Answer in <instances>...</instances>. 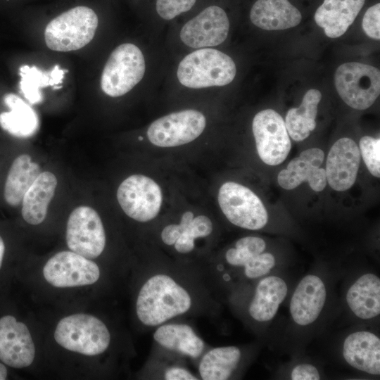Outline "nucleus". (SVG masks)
<instances>
[{
	"label": "nucleus",
	"mask_w": 380,
	"mask_h": 380,
	"mask_svg": "<svg viewBox=\"0 0 380 380\" xmlns=\"http://www.w3.org/2000/svg\"><path fill=\"white\" fill-rule=\"evenodd\" d=\"M345 272L320 265L294 284L287 299L288 317L284 331L285 344L293 355L303 353L338 308L335 289Z\"/></svg>",
	"instance_id": "obj_1"
},
{
	"label": "nucleus",
	"mask_w": 380,
	"mask_h": 380,
	"mask_svg": "<svg viewBox=\"0 0 380 380\" xmlns=\"http://www.w3.org/2000/svg\"><path fill=\"white\" fill-rule=\"evenodd\" d=\"M191 306L189 293L166 274L150 277L141 288L136 303L139 321L146 326H158L186 312Z\"/></svg>",
	"instance_id": "obj_2"
},
{
	"label": "nucleus",
	"mask_w": 380,
	"mask_h": 380,
	"mask_svg": "<svg viewBox=\"0 0 380 380\" xmlns=\"http://www.w3.org/2000/svg\"><path fill=\"white\" fill-rule=\"evenodd\" d=\"M236 73L232 58L210 48L200 49L186 55L177 70L179 82L191 89L227 85L233 81Z\"/></svg>",
	"instance_id": "obj_3"
},
{
	"label": "nucleus",
	"mask_w": 380,
	"mask_h": 380,
	"mask_svg": "<svg viewBox=\"0 0 380 380\" xmlns=\"http://www.w3.org/2000/svg\"><path fill=\"white\" fill-rule=\"evenodd\" d=\"M246 304V313L259 334H265L283 304L287 301L296 281L287 270L253 281Z\"/></svg>",
	"instance_id": "obj_4"
},
{
	"label": "nucleus",
	"mask_w": 380,
	"mask_h": 380,
	"mask_svg": "<svg viewBox=\"0 0 380 380\" xmlns=\"http://www.w3.org/2000/svg\"><path fill=\"white\" fill-rule=\"evenodd\" d=\"M98 24L97 15L91 8L74 7L48 23L44 31L46 44L56 51L78 50L92 40Z\"/></svg>",
	"instance_id": "obj_5"
},
{
	"label": "nucleus",
	"mask_w": 380,
	"mask_h": 380,
	"mask_svg": "<svg viewBox=\"0 0 380 380\" xmlns=\"http://www.w3.org/2000/svg\"><path fill=\"white\" fill-rule=\"evenodd\" d=\"M340 304L355 325L376 324L380 316L379 275L362 270L348 276Z\"/></svg>",
	"instance_id": "obj_6"
},
{
	"label": "nucleus",
	"mask_w": 380,
	"mask_h": 380,
	"mask_svg": "<svg viewBox=\"0 0 380 380\" xmlns=\"http://www.w3.org/2000/svg\"><path fill=\"white\" fill-rule=\"evenodd\" d=\"M54 338L63 348L85 355L103 353L110 341V332L97 317L75 314L61 319L55 329Z\"/></svg>",
	"instance_id": "obj_7"
},
{
	"label": "nucleus",
	"mask_w": 380,
	"mask_h": 380,
	"mask_svg": "<svg viewBox=\"0 0 380 380\" xmlns=\"http://www.w3.org/2000/svg\"><path fill=\"white\" fill-rule=\"evenodd\" d=\"M146 70L141 49L132 43L117 46L103 68L101 87L109 96L118 97L132 90L144 77Z\"/></svg>",
	"instance_id": "obj_8"
},
{
	"label": "nucleus",
	"mask_w": 380,
	"mask_h": 380,
	"mask_svg": "<svg viewBox=\"0 0 380 380\" xmlns=\"http://www.w3.org/2000/svg\"><path fill=\"white\" fill-rule=\"evenodd\" d=\"M217 201L226 218L236 227L260 230L268 223V213L261 200L242 184L224 182L219 189Z\"/></svg>",
	"instance_id": "obj_9"
},
{
	"label": "nucleus",
	"mask_w": 380,
	"mask_h": 380,
	"mask_svg": "<svg viewBox=\"0 0 380 380\" xmlns=\"http://www.w3.org/2000/svg\"><path fill=\"white\" fill-rule=\"evenodd\" d=\"M335 86L342 100L356 110L369 108L380 94V72L370 65L346 63L336 70Z\"/></svg>",
	"instance_id": "obj_10"
},
{
	"label": "nucleus",
	"mask_w": 380,
	"mask_h": 380,
	"mask_svg": "<svg viewBox=\"0 0 380 380\" xmlns=\"http://www.w3.org/2000/svg\"><path fill=\"white\" fill-rule=\"evenodd\" d=\"M367 326L355 325L339 340L338 353L343 363L367 377L380 376V338Z\"/></svg>",
	"instance_id": "obj_11"
},
{
	"label": "nucleus",
	"mask_w": 380,
	"mask_h": 380,
	"mask_svg": "<svg viewBox=\"0 0 380 380\" xmlns=\"http://www.w3.org/2000/svg\"><path fill=\"white\" fill-rule=\"evenodd\" d=\"M117 199L130 218L146 222L159 213L163 203L160 186L152 178L139 174L127 177L118 186Z\"/></svg>",
	"instance_id": "obj_12"
},
{
	"label": "nucleus",
	"mask_w": 380,
	"mask_h": 380,
	"mask_svg": "<svg viewBox=\"0 0 380 380\" xmlns=\"http://www.w3.org/2000/svg\"><path fill=\"white\" fill-rule=\"evenodd\" d=\"M205 126L206 118L201 112L186 109L153 121L147 129V137L156 146L176 147L194 141L201 135Z\"/></svg>",
	"instance_id": "obj_13"
},
{
	"label": "nucleus",
	"mask_w": 380,
	"mask_h": 380,
	"mask_svg": "<svg viewBox=\"0 0 380 380\" xmlns=\"http://www.w3.org/2000/svg\"><path fill=\"white\" fill-rule=\"evenodd\" d=\"M252 130L259 158L268 165H277L287 158L291 142L282 117L272 109L258 112Z\"/></svg>",
	"instance_id": "obj_14"
},
{
	"label": "nucleus",
	"mask_w": 380,
	"mask_h": 380,
	"mask_svg": "<svg viewBox=\"0 0 380 380\" xmlns=\"http://www.w3.org/2000/svg\"><path fill=\"white\" fill-rule=\"evenodd\" d=\"M65 239L70 251L89 259L99 257L106 246V234L98 213L89 206L75 208L67 222Z\"/></svg>",
	"instance_id": "obj_15"
},
{
	"label": "nucleus",
	"mask_w": 380,
	"mask_h": 380,
	"mask_svg": "<svg viewBox=\"0 0 380 380\" xmlns=\"http://www.w3.org/2000/svg\"><path fill=\"white\" fill-rule=\"evenodd\" d=\"M46 281L56 287L90 285L100 277V270L92 260L73 251H61L51 257L43 268Z\"/></svg>",
	"instance_id": "obj_16"
},
{
	"label": "nucleus",
	"mask_w": 380,
	"mask_h": 380,
	"mask_svg": "<svg viewBox=\"0 0 380 380\" xmlns=\"http://www.w3.org/2000/svg\"><path fill=\"white\" fill-rule=\"evenodd\" d=\"M229 20L225 11L217 6L205 8L182 27V42L191 48L217 46L225 41Z\"/></svg>",
	"instance_id": "obj_17"
},
{
	"label": "nucleus",
	"mask_w": 380,
	"mask_h": 380,
	"mask_svg": "<svg viewBox=\"0 0 380 380\" xmlns=\"http://www.w3.org/2000/svg\"><path fill=\"white\" fill-rule=\"evenodd\" d=\"M35 347L27 326L11 315L0 318V360L14 368L30 365Z\"/></svg>",
	"instance_id": "obj_18"
},
{
	"label": "nucleus",
	"mask_w": 380,
	"mask_h": 380,
	"mask_svg": "<svg viewBox=\"0 0 380 380\" xmlns=\"http://www.w3.org/2000/svg\"><path fill=\"white\" fill-rule=\"evenodd\" d=\"M360 163V152L350 138L338 139L331 147L326 163V177L335 191H344L355 183Z\"/></svg>",
	"instance_id": "obj_19"
},
{
	"label": "nucleus",
	"mask_w": 380,
	"mask_h": 380,
	"mask_svg": "<svg viewBox=\"0 0 380 380\" xmlns=\"http://www.w3.org/2000/svg\"><path fill=\"white\" fill-rule=\"evenodd\" d=\"M324 159V153L318 148L303 151L279 172L278 184L284 189L291 190L307 182L313 191H322L327 184L325 169L320 167Z\"/></svg>",
	"instance_id": "obj_20"
},
{
	"label": "nucleus",
	"mask_w": 380,
	"mask_h": 380,
	"mask_svg": "<svg viewBox=\"0 0 380 380\" xmlns=\"http://www.w3.org/2000/svg\"><path fill=\"white\" fill-rule=\"evenodd\" d=\"M365 0H324L315 11L316 23L330 38L343 35L353 23Z\"/></svg>",
	"instance_id": "obj_21"
},
{
	"label": "nucleus",
	"mask_w": 380,
	"mask_h": 380,
	"mask_svg": "<svg viewBox=\"0 0 380 380\" xmlns=\"http://www.w3.org/2000/svg\"><path fill=\"white\" fill-rule=\"evenodd\" d=\"M250 19L262 30H281L298 25L302 15L288 0H258L251 8Z\"/></svg>",
	"instance_id": "obj_22"
},
{
	"label": "nucleus",
	"mask_w": 380,
	"mask_h": 380,
	"mask_svg": "<svg viewBox=\"0 0 380 380\" xmlns=\"http://www.w3.org/2000/svg\"><path fill=\"white\" fill-rule=\"evenodd\" d=\"M57 184V178L52 172L44 171L39 174L22 201V216L27 223L36 225L44 220Z\"/></svg>",
	"instance_id": "obj_23"
},
{
	"label": "nucleus",
	"mask_w": 380,
	"mask_h": 380,
	"mask_svg": "<svg viewBox=\"0 0 380 380\" xmlns=\"http://www.w3.org/2000/svg\"><path fill=\"white\" fill-rule=\"evenodd\" d=\"M10 111L0 113V126L11 135L27 138L34 135L39 128V118L32 108L14 94L4 97Z\"/></svg>",
	"instance_id": "obj_24"
},
{
	"label": "nucleus",
	"mask_w": 380,
	"mask_h": 380,
	"mask_svg": "<svg viewBox=\"0 0 380 380\" xmlns=\"http://www.w3.org/2000/svg\"><path fill=\"white\" fill-rule=\"evenodd\" d=\"M243 351L238 346L217 347L205 353L199 365L203 380H227L232 378L241 365Z\"/></svg>",
	"instance_id": "obj_25"
},
{
	"label": "nucleus",
	"mask_w": 380,
	"mask_h": 380,
	"mask_svg": "<svg viewBox=\"0 0 380 380\" xmlns=\"http://www.w3.org/2000/svg\"><path fill=\"white\" fill-rule=\"evenodd\" d=\"M41 173L39 165L32 160L30 156L22 154L13 162L5 183L4 198L11 206H18Z\"/></svg>",
	"instance_id": "obj_26"
},
{
	"label": "nucleus",
	"mask_w": 380,
	"mask_h": 380,
	"mask_svg": "<svg viewBox=\"0 0 380 380\" xmlns=\"http://www.w3.org/2000/svg\"><path fill=\"white\" fill-rule=\"evenodd\" d=\"M322 94L315 89H309L304 95L298 108L289 110L285 118L288 134L296 141H301L316 127L317 106Z\"/></svg>",
	"instance_id": "obj_27"
},
{
	"label": "nucleus",
	"mask_w": 380,
	"mask_h": 380,
	"mask_svg": "<svg viewBox=\"0 0 380 380\" xmlns=\"http://www.w3.org/2000/svg\"><path fill=\"white\" fill-rule=\"evenodd\" d=\"M153 338L164 348L194 358L198 357L204 348L203 340L191 327L184 324L159 327L153 334Z\"/></svg>",
	"instance_id": "obj_28"
},
{
	"label": "nucleus",
	"mask_w": 380,
	"mask_h": 380,
	"mask_svg": "<svg viewBox=\"0 0 380 380\" xmlns=\"http://www.w3.org/2000/svg\"><path fill=\"white\" fill-rule=\"evenodd\" d=\"M303 353L293 355V359L277 372V377L291 380H319L325 376L321 364Z\"/></svg>",
	"instance_id": "obj_29"
},
{
	"label": "nucleus",
	"mask_w": 380,
	"mask_h": 380,
	"mask_svg": "<svg viewBox=\"0 0 380 380\" xmlns=\"http://www.w3.org/2000/svg\"><path fill=\"white\" fill-rule=\"evenodd\" d=\"M266 241L260 236H247L238 239L234 247L225 252L228 265L240 270L253 257L267 251Z\"/></svg>",
	"instance_id": "obj_30"
},
{
	"label": "nucleus",
	"mask_w": 380,
	"mask_h": 380,
	"mask_svg": "<svg viewBox=\"0 0 380 380\" xmlns=\"http://www.w3.org/2000/svg\"><path fill=\"white\" fill-rule=\"evenodd\" d=\"M285 262L275 253L265 251L251 258L240 270L243 279L255 281L270 274L285 270Z\"/></svg>",
	"instance_id": "obj_31"
},
{
	"label": "nucleus",
	"mask_w": 380,
	"mask_h": 380,
	"mask_svg": "<svg viewBox=\"0 0 380 380\" xmlns=\"http://www.w3.org/2000/svg\"><path fill=\"white\" fill-rule=\"evenodd\" d=\"M20 89L32 104L39 103L43 98L41 88L51 87L50 72L42 71L36 66L22 65L20 68Z\"/></svg>",
	"instance_id": "obj_32"
},
{
	"label": "nucleus",
	"mask_w": 380,
	"mask_h": 380,
	"mask_svg": "<svg viewBox=\"0 0 380 380\" xmlns=\"http://www.w3.org/2000/svg\"><path fill=\"white\" fill-rule=\"evenodd\" d=\"M359 149L369 172L374 177H380V139L370 136L362 137Z\"/></svg>",
	"instance_id": "obj_33"
},
{
	"label": "nucleus",
	"mask_w": 380,
	"mask_h": 380,
	"mask_svg": "<svg viewBox=\"0 0 380 380\" xmlns=\"http://www.w3.org/2000/svg\"><path fill=\"white\" fill-rule=\"evenodd\" d=\"M196 0H156V8L159 16L170 20L189 11Z\"/></svg>",
	"instance_id": "obj_34"
},
{
	"label": "nucleus",
	"mask_w": 380,
	"mask_h": 380,
	"mask_svg": "<svg viewBox=\"0 0 380 380\" xmlns=\"http://www.w3.org/2000/svg\"><path fill=\"white\" fill-rule=\"evenodd\" d=\"M194 217L191 211H186L182 215L179 224H170L163 228L161 232L163 242L168 246L173 245L181 234L191 223Z\"/></svg>",
	"instance_id": "obj_35"
},
{
	"label": "nucleus",
	"mask_w": 380,
	"mask_h": 380,
	"mask_svg": "<svg viewBox=\"0 0 380 380\" xmlns=\"http://www.w3.org/2000/svg\"><path fill=\"white\" fill-rule=\"evenodd\" d=\"M380 4L369 7L362 19V29L365 34L374 39H380Z\"/></svg>",
	"instance_id": "obj_36"
},
{
	"label": "nucleus",
	"mask_w": 380,
	"mask_h": 380,
	"mask_svg": "<svg viewBox=\"0 0 380 380\" xmlns=\"http://www.w3.org/2000/svg\"><path fill=\"white\" fill-rule=\"evenodd\" d=\"M213 229V226L211 220L205 215H201L194 217L190 225L182 233L195 240L197 238L209 236Z\"/></svg>",
	"instance_id": "obj_37"
},
{
	"label": "nucleus",
	"mask_w": 380,
	"mask_h": 380,
	"mask_svg": "<svg viewBox=\"0 0 380 380\" xmlns=\"http://www.w3.org/2000/svg\"><path fill=\"white\" fill-rule=\"evenodd\" d=\"M167 380H195L197 378L190 372L182 367H173L169 368L165 373Z\"/></svg>",
	"instance_id": "obj_38"
},
{
	"label": "nucleus",
	"mask_w": 380,
	"mask_h": 380,
	"mask_svg": "<svg viewBox=\"0 0 380 380\" xmlns=\"http://www.w3.org/2000/svg\"><path fill=\"white\" fill-rule=\"evenodd\" d=\"M194 239L182 233L174 243L175 248L180 253H190L194 248Z\"/></svg>",
	"instance_id": "obj_39"
},
{
	"label": "nucleus",
	"mask_w": 380,
	"mask_h": 380,
	"mask_svg": "<svg viewBox=\"0 0 380 380\" xmlns=\"http://www.w3.org/2000/svg\"><path fill=\"white\" fill-rule=\"evenodd\" d=\"M65 70L60 68L58 65H56L53 70L50 72L51 87H54L62 83L63 78L65 74Z\"/></svg>",
	"instance_id": "obj_40"
},
{
	"label": "nucleus",
	"mask_w": 380,
	"mask_h": 380,
	"mask_svg": "<svg viewBox=\"0 0 380 380\" xmlns=\"http://www.w3.org/2000/svg\"><path fill=\"white\" fill-rule=\"evenodd\" d=\"M4 251H5V245H4L2 238L0 236V268L2 265L3 258L4 255Z\"/></svg>",
	"instance_id": "obj_41"
},
{
	"label": "nucleus",
	"mask_w": 380,
	"mask_h": 380,
	"mask_svg": "<svg viewBox=\"0 0 380 380\" xmlns=\"http://www.w3.org/2000/svg\"><path fill=\"white\" fill-rule=\"evenodd\" d=\"M7 369L6 367L0 362V380H4L7 377Z\"/></svg>",
	"instance_id": "obj_42"
}]
</instances>
